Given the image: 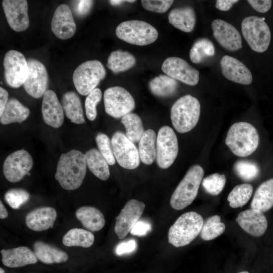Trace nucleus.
<instances>
[{
	"label": "nucleus",
	"mask_w": 273,
	"mask_h": 273,
	"mask_svg": "<svg viewBox=\"0 0 273 273\" xmlns=\"http://www.w3.org/2000/svg\"><path fill=\"white\" fill-rule=\"evenodd\" d=\"M86 166L85 154L73 149L60 156L55 177L64 189L76 190L83 182Z\"/></svg>",
	"instance_id": "f257e3e1"
},
{
	"label": "nucleus",
	"mask_w": 273,
	"mask_h": 273,
	"mask_svg": "<svg viewBox=\"0 0 273 273\" xmlns=\"http://www.w3.org/2000/svg\"><path fill=\"white\" fill-rule=\"evenodd\" d=\"M225 143L235 155L247 157L257 149L259 136L253 125L246 122H238L229 128Z\"/></svg>",
	"instance_id": "f03ea898"
},
{
	"label": "nucleus",
	"mask_w": 273,
	"mask_h": 273,
	"mask_svg": "<svg viewBox=\"0 0 273 273\" xmlns=\"http://www.w3.org/2000/svg\"><path fill=\"white\" fill-rule=\"evenodd\" d=\"M201 106L195 97L187 95L176 100L172 106L170 118L173 126L179 133L191 130L197 125Z\"/></svg>",
	"instance_id": "7ed1b4c3"
},
{
	"label": "nucleus",
	"mask_w": 273,
	"mask_h": 273,
	"mask_svg": "<svg viewBox=\"0 0 273 273\" xmlns=\"http://www.w3.org/2000/svg\"><path fill=\"white\" fill-rule=\"evenodd\" d=\"M203 223V217L196 212L183 214L169 229V243L176 247L189 244L200 234Z\"/></svg>",
	"instance_id": "20e7f679"
},
{
	"label": "nucleus",
	"mask_w": 273,
	"mask_h": 273,
	"mask_svg": "<svg viewBox=\"0 0 273 273\" xmlns=\"http://www.w3.org/2000/svg\"><path fill=\"white\" fill-rule=\"evenodd\" d=\"M204 171L199 165H194L188 170L173 192L170 204L175 210H182L190 205L197 196Z\"/></svg>",
	"instance_id": "39448f33"
},
{
	"label": "nucleus",
	"mask_w": 273,
	"mask_h": 273,
	"mask_svg": "<svg viewBox=\"0 0 273 273\" xmlns=\"http://www.w3.org/2000/svg\"><path fill=\"white\" fill-rule=\"evenodd\" d=\"M116 36L129 43L146 46L154 42L158 38L157 29L149 23L137 20L126 21L116 28Z\"/></svg>",
	"instance_id": "423d86ee"
},
{
	"label": "nucleus",
	"mask_w": 273,
	"mask_h": 273,
	"mask_svg": "<svg viewBox=\"0 0 273 273\" xmlns=\"http://www.w3.org/2000/svg\"><path fill=\"white\" fill-rule=\"evenodd\" d=\"M106 75L101 62L89 60L80 64L74 70L72 79L77 91L81 95H88L96 88Z\"/></svg>",
	"instance_id": "0eeeda50"
},
{
	"label": "nucleus",
	"mask_w": 273,
	"mask_h": 273,
	"mask_svg": "<svg viewBox=\"0 0 273 273\" xmlns=\"http://www.w3.org/2000/svg\"><path fill=\"white\" fill-rule=\"evenodd\" d=\"M243 36L254 51H266L270 42L271 32L264 19L255 16L245 18L241 23Z\"/></svg>",
	"instance_id": "6e6552de"
},
{
	"label": "nucleus",
	"mask_w": 273,
	"mask_h": 273,
	"mask_svg": "<svg viewBox=\"0 0 273 273\" xmlns=\"http://www.w3.org/2000/svg\"><path fill=\"white\" fill-rule=\"evenodd\" d=\"M105 110L110 116L119 118L129 113L135 107L132 95L124 88L113 86L104 93Z\"/></svg>",
	"instance_id": "1a4fd4ad"
},
{
	"label": "nucleus",
	"mask_w": 273,
	"mask_h": 273,
	"mask_svg": "<svg viewBox=\"0 0 273 273\" xmlns=\"http://www.w3.org/2000/svg\"><path fill=\"white\" fill-rule=\"evenodd\" d=\"M156 162L162 169L170 167L178 152V141L173 130L168 126L161 127L156 139Z\"/></svg>",
	"instance_id": "9d476101"
},
{
	"label": "nucleus",
	"mask_w": 273,
	"mask_h": 273,
	"mask_svg": "<svg viewBox=\"0 0 273 273\" xmlns=\"http://www.w3.org/2000/svg\"><path fill=\"white\" fill-rule=\"evenodd\" d=\"M111 143L115 160L120 166L127 169H133L139 166V150L126 134L121 131L115 132Z\"/></svg>",
	"instance_id": "9b49d317"
},
{
	"label": "nucleus",
	"mask_w": 273,
	"mask_h": 273,
	"mask_svg": "<svg viewBox=\"0 0 273 273\" xmlns=\"http://www.w3.org/2000/svg\"><path fill=\"white\" fill-rule=\"evenodd\" d=\"M3 65L6 81L10 86L18 88L24 84L29 70L27 61L22 53L16 50L8 51Z\"/></svg>",
	"instance_id": "f8f14e48"
},
{
	"label": "nucleus",
	"mask_w": 273,
	"mask_h": 273,
	"mask_svg": "<svg viewBox=\"0 0 273 273\" xmlns=\"http://www.w3.org/2000/svg\"><path fill=\"white\" fill-rule=\"evenodd\" d=\"M33 164L30 154L24 149L19 150L6 158L3 164V173L8 180L16 183L28 175Z\"/></svg>",
	"instance_id": "ddd939ff"
},
{
	"label": "nucleus",
	"mask_w": 273,
	"mask_h": 273,
	"mask_svg": "<svg viewBox=\"0 0 273 273\" xmlns=\"http://www.w3.org/2000/svg\"><path fill=\"white\" fill-rule=\"evenodd\" d=\"M161 69L166 75L189 85H195L199 80V71L180 58H166Z\"/></svg>",
	"instance_id": "4468645a"
},
{
	"label": "nucleus",
	"mask_w": 273,
	"mask_h": 273,
	"mask_svg": "<svg viewBox=\"0 0 273 273\" xmlns=\"http://www.w3.org/2000/svg\"><path fill=\"white\" fill-rule=\"evenodd\" d=\"M28 74L24 83L27 93L34 98H39L46 92L49 77L44 65L37 60H27Z\"/></svg>",
	"instance_id": "2eb2a0df"
},
{
	"label": "nucleus",
	"mask_w": 273,
	"mask_h": 273,
	"mask_svg": "<svg viewBox=\"0 0 273 273\" xmlns=\"http://www.w3.org/2000/svg\"><path fill=\"white\" fill-rule=\"evenodd\" d=\"M145 208V204L136 199L129 200L116 217L114 231L119 239H122L130 232L139 221Z\"/></svg>",
	"instance_id": "dca6fc26"
},
{
	"label": "nucleus",
	"mask_w": 273,
	"mask_h": 273,
	"mask_svg": "<svg viewBox=\"0 0 273 273\" xmlns=\"http://www.w3.org/2000/svg\"><path fill=\"white\" fill-rule=\"evenodd\" d=\"M2 6L10 27L17 32L25 30L29 26L28 3L25 0H4Z\"/></svg>",
	"instance_id": "f3484780"
},
{
	"label": "nucleus",
	"mask_w": 273,
	"mask_h": 273,
	"mask_svg": "<svg viewBox=\"0 0 273 273\" xmlns=\"http://www.w3.org/2000/svg\"><path fill=\"white\" fill-rule=\"evenodd\" d=\"M213 36L225 49L235 51L242 48V37L238 30L230 23L221 19L211 23Z\"/></svg>",
	"instance_id": "a211bd4d"
},
{
	"label": "nucleus",
	"mask_w": 273,
	"mask_h": 273,
	"mask_svg": "<svg viewBox=\"0 0 273 273\" xmlns=\"http://www.w3.org/2000/svg\"><path fill=\"white\" fill-rule=\"evenodd\" d=\"M76 28L69 7L66 4L58 6L51 21V29L55 35L61 39H67L74 35Z\"/></svg>",
	"instance_id": "6ab92c4d"
},
{
	"label": "nucleus",
	"mask_w": 273,
	"mask_h": 273,
	"mask_svg": "<svg viewBox=\"0 0 273 273\" xmlns=\"http://www.w3.org/2000/svg\"><path fill=\"white\" fill-rule=\"evenodd\" d=\"M220 66L223 75L228 80L244 85L252 82L250 70L238 59L225 55L221 59Z\"/></svg>",
	"instance_id": "aec40b11"
},
{
	"label": "nucleus",
	"mask_w": 273,
	"mask_h": 273,
	"mask_svg": "<svg viewBox=\"0 0 273 273\" xmlns=\"http://www.w3.org/2000/svg\"><path fill=\"white\" fill-rule=\"evenodd\" d=\"M42 117L45 123L54 128H59L64 121V111L56 93L48 89L43 96L41 106Z\"/></svg>",
	"instance_id": "412c9836"
},
{
	"label": "nucleus",
	"mask_w": 273,
	"mask_h": 273,
	"mask_svg": "<svg viewBox=\"0 0 273 273\" xmlns=\"http://www.w3.org/2000/svg\"><path fill=\"white\" fill-rule=\"evenodd\" d=\"M236 220L244 231L254 237L262 236L267 227V219L263 213L251 208L240 212Z\"/></svg>",
	"instance_id": "4be33fe9"
},
{
	"label": "nucleus",
	"mask_w": 273,
	"mask_h": 273,
	"mask_svg": "<svg viewBox=\"0 0 273 273\" xmlns=\"http://www.w3.org/2000/svg\"><path fill=\"white\" fill-rule=\"evenodd\" d=\"M57 218L56 210L51 207H41L30 211L25 217V223L30 230L40 232L52 228Z\"/></svg>",
	"instance_id": "5701e85b"
},
{
	"label": "nucleus",
	"mask_w": 273,
	"mask_h": 273,
	"mask_svg": "<svg viewBox=\"0 0 273 273\" xmlns=\"http://www.w3.org/2000/svg\"><path fill=\"white\" fill-rule=\"evenodd\" d=\"M2 261L7 267L16 268L36 263L37 259L34 252L26 246L3 249L1 251Z\"/></svg>",
	"instance_id": "b1692460"
},
{
	"label": "nucleus",
	"mask_w": 273,
	"mask_h": 273,
	"mask_svg": "<svg viewBox=\"0 0 273 273\" xmlns=\"http://www.w3.org/2000/svg\"><path fill=\"white\" fill-rule=\"evenodd\" d=\"M169 22L176 28L186 32L193 31L196 24V14L190 6L172 9L168 14Z\"/></svg>",
	"instance_id": "393cba45"
},
{
	"label": "nucleus",
	"mask_w": 273,
	"mask_h": 273,
	"mask_svg": "<svg viewBox=\"0 0 273 273\" xmlns=\"http://www.w3.org/2000/svg\"><path fill=\"white\" fill-rule=\"evenodd\" d=\"M75 216L83 226L90 232L100 231L105 224L103 214L94 207H81L76 210Z\"/></svg>",
	"instance_id": "a878e982"
},
{
	"label": "nucleus",
	"mask_w": 273,
	"mask_h": 273,
	"mask_svg": "<svg viewBox=\"0 0 273 273\" xmlns=\"http://www.w3.org/2000/svg\"><path fill=\"white\" fill-rule=\"evenodd\" d=\"M33 250L37 259L46 264L59 263L68 259L65 252L42 241L35 242Z\"/></svg>",
	"instance_id": "bb28decb"
},
{
	"label": "nucleus",
	"mask_w": 273,
	"mask_h": 273,
	"mask_svg": "<svg viewBox=\"0 0 273 273\" xmlns=\"http://www.w3.org/2000/svg\"><path fill=\"white\" fill-rule=\"evenodd\" d=\"M250 207L262 213L273 207V178L263 182L257 188Z\"/></svg>",
	"instance_id": "cd10ccee"
},
{
	"label": "nucleus",
	"mask_w": 273,
	"mask_h": 273,
	"mask_svg": "<svg viewBox=\"0 0 273 273\" xmlns=\"http://www.w3.org/2000/svg\"><path fill=\"white\" fill-rule=\"evenodd\" d=\"M62 105L66 117L75 124H82L85 120L80 98L73 91L65 93L62 98Z\"/></svg>",
	"instance_id": "c85d7f7f"
},
{
	"label": "nucleus",
	"mask_w": 273,
	"mask_h": 273,
	"mask_svg": "<svg viewBox=\"0 0 273 273\" xmlns=\"http://www.w3.org/2000/svg\"><path fill=\"white\" fill-rule=\"evenodd\" d=\"M29 109L22 105L15 98L9 99L5 109L0 116V121L3 124L12 123H21L29 116Z\"/></svg>",
	"instance_id": "c756f323"
},
{
	"label": "nucleus",
	"mask_w": 273,
	"mask_h": 273,
	"mask_svg": "<svg viewBox=\"0 0 273 273\" xmlns=\"http://www.w3.org/2000/svg\"><path fill=\"white\" fill-rule=\"evenodd\" d=\"M151 93L158 97H168L177 90L178 83L176 80L167 75L160 74L152 78L149 82Z\"/></svg>",
	"instance_id": "7c9ffc66"
},
{
	"label": "nucleus",
	"mask_w": 273,
	"mask_h": 273,
	"mask_svg": "<svg viewBox=\"0 0 273 273\" xmlns=\"http://www.w3.org/2000/svg\"><path fill=\"white\" fill-rule=\"evenodd\" d=\"M156 135L151 129L145 131L139 144V153L141 161L146 165H151L156 157Z\"/></svg>",
	"instance_id": "2f4dec72"
},
{
	"label": "nucleus",
	"mask_w": 273,
	"mask_h": 273,
	"mask_svg": "<svg viewBox=\"0 0 273 273\" xmlns=\"http://www.w3.org/2000/svg\"><path fill=\"white\" fill-rule=\"evenodd\" d=\"M86 163L89 170L98 178L107 180L110 176L108 163L96 149H89L85 153Z\"/></svg>",
	"instance_id": "473e14b6"
},
{
	"label": "nucleus",
	"mask_w": 273,
	"mask_h": 273,
	"mask_svg": "<svg viewBox=\"0 0 273 273\" xmlns=\"http://www.w3.org/2000/svg\"><path fill=\"white\" fill-rule=\"evenodd\" d=\"M135 64V58L129 52L116 50L110 54L107 66L112 72L116 74L130 69Z\"/></svg>",
	"instance_id": "72a5a7b5"
},
{
	"label": "nucleus",
	"mask_w": 273,
	"mask_h": 273,
	"mask_svg": "<svg viewBox=\"0 0 273 273\" xmlns=\"http://www.w3.org/2000/svg\"><path fill=\"white\" fill-rule=\"evenodd\" d=\"M95 236L90 231L82 229L70 230L63 237V244L67 247L79 246L88 248L94 242Z\"/></svg>",
	"instance_id": "f704fd0d"
},
{
	"label": "nucleus",
	"mask_w": 273,
	"mask_h": 273,
	"mask_svg": "<svg viewBox=\"0 0 273 273\" xmlns=\"http://www.w3.org/2000/svg\"><path fill=\"white\" fill-rule=\"evenodd\" d=\"M121 123L125 128V134L133 143L139 142L144 133L141 118L134 113H129L122 117Z\"/></svg>",
	"instance_id": "c9c22d12"
},
{
	"label": "nucleus",
	"mask_w": 273,
	"mask_h": 273,
	"mask_svg": "<svg viewBox=\"0 0 273 273\" xmlns=\"http://www.w3.org/2000/svg\"><path fill=\"white\" fill-rule=\"evenodd\" d=\"M215 54L214 46L209 39L202 38L197 40L190 52V58L194 63H199Z\"/></svg>",
	"instance_id": "e433bc0d"
},
{
	"label": "nucleus",
	"mask_w": 273,
	"mask_h": 273,
	"mask_svg": "<svg viewBox=\"0 0 273 273\" xmlns=\"http://www.w3.org/2000/svg\"><path fill=\"white\" fill-rule=\"evenodd\" d=\"M251 185L243 184L235 186L228 195L227 200L233 208L242 207L250 200L253 193Z\"/></svg>",
	"instance_id": "4c0bfd02"
},
{
	"label": "nucleus",
	"mask_w": 273,
	"mask_h": 273,
	"mask_svg": "<svg viewBox=\"0 0 273 273\" xmlns=\"http://www.w3.org/2000/svg\"><path fill=\"white\" fill-rule=\"evenodd\" d=\"M225 225L221 222L218 215L211 216L204 222L200 235L202 239L210 241L221 235L225 231Z\"/></svg>",
	"instance_id": "58836bf2"
},
{
	"label": "nucleus",
	"mask_w": 273,
	"mask_h": 273,
	"mask_svg": "<svg viewBox=\"0 0 273 273\" xmlns=\"http://www.w3.org/2000/svg\"><path fill=\"white\" fill-rule=\"evenodd\" d=\"M236 174L245 181L255 179L259 174L260 170L257 164L251 161L240 160L234 166Z\"/></svg>",
	"instance_id": "ea45409f"
},
{
	"label": "nucleus",
	"mask_w": 273,
	"mask_h": 273,
	"mask_svg": "<svg viewBox=\"0 0 273 273\" xmlns=\"http://www.w3.org/2000/svg\"><path fill=\"white\" fill-rule=\"evenodd\" d=\"M226 183L224 174L213 173L203 179L202 185L204 190L209 194L216 196L223 190Z\"/></svg>",
	"instance_id": "a19ab883"
},
{
	"label": "nucleus",
	"mask_w": 273,
	"mask_h": 273,
	"mask_svg": "<svg viewBox=\"0 0 273 273\" xmlns=\"http://www.w3.org/2000/svg\"><path fill=\"white\" fill-rule=\"evenodd\" d=\"M30 198V195L26 190L21 189H13L8 191L5 194V199L9 205L13 209H18Z\"/></svg>",
	"instance_id": "79ce46f5"
},
{
	"label": "nucleus",
	"mask_w": 273,
	"mask_h": 273,
	"mask_svg": "<svg viewBox=\"0 0 273 273\" xmlns=\"http://www.w3.org/2000/svg\"><path fill=\"white\" fill-rule=\"evenodd\" d=\"M99 151L105 158L109 165L115 163V158L112 149L111 143L108 136L102 133H98L96 138Z\"/></svg>",
	"instance_id": "37998d69"
},
{
	"label": "nucleus",
	"mask_w": 273,
	"mask_h": 273,
	"mask_svg": "<svg viewBox=\"0 0 273 273\" xmlns=\"http://www.w3.org/2000/svg\"><path fill=\"white\" fill-rule=\"evenodd\" d=\"M102 93L101 89L96 88L92 91L86 97L85 101V114L87 118L94 120L97 115L96 106L101 100Z\"/></svg>",
	"instance_id": "c03bdc74"
},
{
	"label": "nucleus",
	"mask_w": 273,
	"mask_h": 273,
	"mask_svg": "<svg viewBox=\"0 0 273 273\" xmlns=\"http://www.w3.org/2000/svg\"><path fill=\"white\" fill-rule=\"evenodd\" d=\"M173 3L172 0L150 1L142 0L141 4L146 10L158 13L166 12Z\"/></svg>",
	"instance_id": "a18cd8bd"
},
{
	"label": "nucleus",
	"mask_w": 273,
	"mask_h": 273,
	"mask_svg": "<svg viewBox=\"0 0 273 273\" xmlns=\"http://www.w3.org/2000/svg\"><path fill=\"white\" fill-rule=\"evenodd\" d=\"M136 247V242L133 239L122 242L115 247V253L118 256L131 253L135 251Z\"/></svg>",
	"instance_id": "49530a36"
},
{
	"label": "nucleus",
	"mask_w": 273,
	"mask_h": 273,
	"mask_svg": "<svg viewBox=\"0 0 273 273\" xmlns=\"http://www.w3.org/2000/svg\"><path fill=\"white\" fill-rule=\"evenodd\" d=\"M151 230V226L147 221H138L131 230L130 233L133 236H143Z\"/></svg>",
	"instance_id": "de8ad7c7"
},
{
	"label": "nucleus",
	"mask_w": 273,
	"mask_h": 273,
	"mask_svg": "<svg viewBox=\"0 0 273 273\" xmlns=\"http://www.w3.org/2000/svg\"><path fill=\"white\" fill-rule=\"evenodd\" d=\"M247 2L257 12L265 13L271 8L272 1L270 0H248Z\"/></svg>",
	"instance_id": "09e8293b"
},
{
	"label": "nucleus",
	"mask_w": 273,
	"mask_h": 273,
	"mask_svg": "<svg viewBox=\"0 0 273 273\" xmlns=\"http://www.w3.org/2000/svg\"><path fill=\"white\" fill-rule=\"evenodd\" d=\"M77 2L76 12L79 16L86 15L90 11L93 4L92 1H79Z\"/></svg>",
	"instance_id": "8fccbe9b"
},
{
	"label": "nucleus",
	"mask_w": 273,
	"mask_h": 273,
	"mask_svg": "<svg viewBox=\"0 0 273 273\" xmlns=\"http://www.w3.org/2000/svg\"><path fill=\"white\" fill-rule=\"evenodd\" d=\"M238 2V0H217L215 7L219 10L227 11L232 7L234 4Z\"/></svg>",
	"instance_id": "3c124183"
},
{
	"label": "nucleus",
	"mask_w": 273,
	"mask_h": 273,
	"mask_svg": "<svg viewBox=\"0 0 273 273\" xmlns=\"http://www.w3.org/2000/svg\"><path fill=\"white\" fill-rule=\"evenodd\" d=\"M9 94L8 92L3 88L0 87V116L3 114L6 105L9 101Z\"/></svg>",
	"instance_id": "603ef678"
},
{
	"label": "nucleus",
	"mask_w": 273,
	"mask_h": 273,
	"mask_svg": "<svg viewBox=\"0 0 273 273\" xmlns=\"http://www.w3.org/2000/svg\"><path fill=\"white\" fill-rule=\"evenodd\" d=\"M8 215V212L2 203V201H0V218L1 219H5L7 217Z\"/></svg>",
	"instance_id": "864d4df0"
},
{
	"label": "nucleus",
	"mask_w": 273,
	"mask_h": 273,
	"mask_svg": "<svg viewBox=\"0 0 273 273\" xmlns=\"http://www.w3.org/2000/svg\"><path fill=\"white\" fill-rule=\"evenodd\" d=\"M135 1H121V0H112L109 1L110 3L113 6H119L124 3V2L133 3Z\"/></svg>",
	"instance_id": "5fc2aeb1"
},
{
	"label": "nucleus",
	"mask_w": 273,
	"mask_h": 273,
	"mask_svg": "<svg viewBox=\"0 0 273 273\" xmlns=\"http://www.w3.org/2000/svg\"><path fill=\"white\" fill-rule=\"evenodd\" d=\"M0 273H5L4 269L2 267L0 268Z\"/></svg>",
	"instance_id": "6e6d98bb"
},
{
	"label": "nucleus",
	"mask_w": 273,
	"mask_h": 273,
	"mask_svg": "<svg viewBox=\"0 0 273 273\" xmlns=\"http://www.w3.org/2000/svg\"><path fill=\"white\" fill-rule=\"evenodd\" d=\"M239 273H249V272L247 271H242L239 272Z\"/></svg>",
	"instance_id": "4d7b16f0"
}]
</instances>
